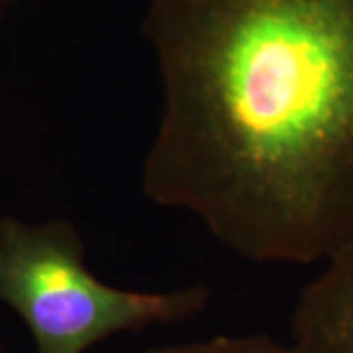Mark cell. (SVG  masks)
<instances>
[{
    "label": "cell",
    "instance_id": "1",
    "mask_svg": "<svg viewBox=\"0 0 353 353\" xmlns=\"http://www.w3.org/2000/svg\"><path fill=\"white\" fill-rule=\"evenodd\" d=\"M141 32L145 196L255 263L328 259L353 234V0H150Z\"/></svg>",
    "mask_w": 353,
    "mask_h": 353
},
{
    "label": "cell",
    "instance_id": "5",
    "mask_svg": "<svg viewBox=\"0 0 353 353\" xmlns=\"http://www.w3.org/2000/svg\"><path fill=\"white\" fill-rule=\"evenodd\" d=\"M20 2H24V0H0V22L12 12Z\"/></svg>",
    "mask_w": 353,
    "mask_h": 353
},
{
    "label": "cell",
    "instance_id": "3",
    "mask_svg": "<svg viewBox=\"0 0 353 353\" xmlns=\"http://www.w3.org/2000/svg\"><path fill=\"white\" fill-rule=\"evenodd\" d=\"M299 296L292 345L301 353H353V234Z\"/></svg>",
    "mask_w": 353,
    "mask_h": 353
},
{
    "label": "cell",
    "instance_id": "2",
    "mask_svg": "<svg viewBox=\"0 0 353 353\" xmlns=\"http://www.w3.org/2000/svg\"><path fill=\"white\" fill-rule=\"evenodd\" d=\"M0 303L22 318L36 353H87L124 332L185 322L206 310L210 289H118L97 277L77 228L0 218Z\"/></svg>",
    "mask_w": 353,
    "mask_h": 353
},
{
    "label": "cell",
    "instance_id": "4",
    "mask_svg": "<svg viewBox=\"0 0 353 353\" xmlns=\"http://www.w3.org/2000/svg\"><path fill=\"white\" fill-rule=\"evenodd\" d=\"M145 353H301L292 343L273 340L271 336H218L210 340L152 347Z\"/></svg>",
    "mask_w": 353,
    "mask_h": 353
}]
</instances>
